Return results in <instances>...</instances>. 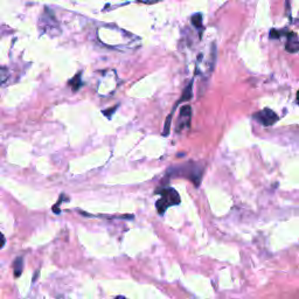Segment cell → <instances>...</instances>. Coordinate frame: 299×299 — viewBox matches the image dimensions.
Segmentation results:
<instances>
[{"label":"cell","mask_w":299,"mask_h":299,"mask_svg":"<svg viewBox=\"0 0 299 299\" xmlns=\"http://www.w3.org/2000/svg\"><path fill=\"white\" fill-rule=\"evenodd\" d=\"M115 299H127V298L123 297V296H118V297H116Z\"/></svg>","instance_id":"13"},{"label":"cell","mask_w":299,"mask_h":299,"mask_svg":"<svg viewBox=\"0 0 299 299\" xmlns=\"http://www.w3.org/2000/svg\"><path fill=\"white\" fill-rule=\"evenodd\" d=\"M253 118L257 122V123L263 125V127H271V125L277 123L279 119V117L277 116V113L269 108L260 110L258 112L254 113Z\"/></svg>","instance_id":"3"},{"label":"cell","mask_w":299,"mask_h":299,"mask_svg":"<svg viewBox=\"0 0 299 299\" xmlns=\"http://www.w3.org/2000/svg\"><path fill=\"white\" fill-rule=\"evenodd\" d=\"M285 49L289 53H297V51H299V38L294 32L286 33Z\"/></svg>","instance_id":"5"},{"label":"cell","mask_w":299,"mask_h":299,"mask_svg":"<svg viewBox=\"0 0 299 299\" xmlns=\"http://www.w3.org/2000/svg\"><path fill=\"white\" fill-rule=\"evenodd\" d=\"M192 24L195 28H198L199 31H200V35L202 34L201 31H202V16L200 13L198 14H194L193 17H192Z\"/></svg>","instance_id":"7"},{"label":"cell","mask_w":299,"mask_h":299,"mask_svg":"<svg viewBox=\"0 0 299 299\" xmlns=\"http://www.w3.org/2000/svg\"><path fill=\"white\" fill-rule=\"evenodd\" d=\"M69 84L73 87V90L74 91L79 90L80 87H81V84H82V82H81V74H77V75L75 77H73V79L69 81Z\"/></svg>","instance_id":"8"},{"label":"cell","mask_w":299,"mask_h":299,"mask_svg":"<svg viewBox=\"0 0 299 299\" xmlns=\"http://www.w3.org/2000/svg\"><path fill=\"white\" fill-rule=\"evenodd\" d=\"M13 270H14V277H20L21 274H23L24 270V258L23 257H18L14 260L13 263Z\"/></svg>","instance_id":"6"},{"label":"cell","mask_w":299,"mask_h":299,"mask_svg":"<svg viewBox=\"0 0 299 299\" xmlns=\"http://www.w3.org/2000/svg\"><path fill=\"white\" fill-rule=\"evenodd\" d=\"M192 118V109L190 105H185L180 110V115L178 118V127H176V131L180 132L184 129L190 128Z\"/></svg>","instance_id":"4"},{"label":"cell","mask_w":299,"mask_h":299,"mask_svg":"<svg viewBox=\"0 0 299 299\" xmlns=\"http://www.w3.org/2000/svg\"><path fill=\"white\" fill-rule=\"evenodd\" d=\"M142 3H146V4H151V3H156L157 0H139Z\"/></svg>","instance_id":"12"},{"label":"cell","mask_w":299,"mask_h":299,"mask_svg":"<svg viewBox=\"0 0 299 299\" xmlns=\"http://www.w3.org/2000/svg\"><path fill=\"white\" fill-rule=\"evenodd\" d=\"M297 101H298V103H299V91L297 92Z\"/></svg>","instance_id":"14"},{"label":"cell","mask_w":299,"mask_h":299,"mask_svg":"<svg viewBox=\"0 0 299 299\" xmlns=\"http://www.w3.org/2000/svg\"><path fill=\"white\" fill-rule=\"evenodd\" d=\"M6 79H7V72H6V69L0 68V84H2L3 82H5Z\"/></svg>","instance_id":"9"},{"label":"cell","mask_w":299,"mask_h":299,"mask_svg":"<svg viewBox=\"0 0 299 299\" xmlns=\"http://www.w3.org/2000/svg\"><path fill=\"white\" fill-rule=\"evenodd\" d=\"M173 172H175L176 174L184 175L194 183L195 186H199V184L201 182L202 176V168L199 167L195 164H187L184 165L179 168H173Z\"/></svg>","instance_id":"2"},{"label":"cell","mask_w":299,"mask_h":299,"mask_svg":"<svg viewBox=\"0 0 299 299\" xmlns=\"http://www.w3.org/2000/svg\"><path fill=\"white\" fill-rule=\"evenodd\" d=\"M5 242H6L5 237H4V235L2 234V232H0V249H2L3 247L5 246Z\"/></svg>","instance_id":"10"},{"label":"cell","mask_w":299,"mask_h":299,"mask_svg":"<svg viewBox=\"0 0 299 299\" xmlns=\"http://www.w3.org/2000/svg\"><path fill=\"white\" fill-rule=\"evenodd\" d=\"M116 108H117V106H115V108H113V109L111 110V111H104V115H106V116H109V117H110V116H111V113H112L113 111H115Z\"/></svg>","instance_id":"11"},{"label":"cell","mask_w":299,"mask_h":299,"mask_svg":"<svg viewBox=\"0 0 299 299\" xmlns=\"http://www.w3.org/2000/svg\"><path fill=\"white\" fill-rule=\"evenodd\" d=\"M158 194H160V199L157 201V210L159 214H164L166 209L171 206H175L180 204V197L174 188L164 187L161 190L157 191Z\"/></svg>","instance_id":"1"}]
</instances>
